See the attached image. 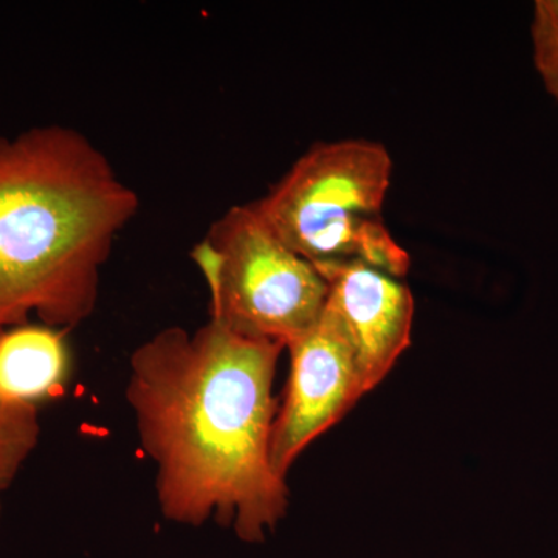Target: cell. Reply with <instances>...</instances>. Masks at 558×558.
I'll return each mask as SVG.
<instances>
[{"instance_id":"7","label":"cell","mask_w":558,"mask_h":558,"mask_svg":"<svg viewBox=\"0 0 558 558\" xmlns=\"http://www.w3.org/2000/svg\"><path fill=\"white\" fill-rule=\"evenodd\" d=\"M70 374L65 330L43 325L0 330V395L36 407L64 388Z\"/></svg>"},{"instance_id":"9","label":"cell","mask_w":558,"mask_h":558,"mask_svg":"<svg viewBox=\"0 0 558 558\" xmlns=\"http://www.w3.org/2000/svg\"><path fill=\"white\" fill-rule=\"evenodd\" d=\"M532 46L543 84L558 101V24L538 5H535L532 21Z\"/></svg>"},{"instance_id":"8","label":"cell","mask_w":558,"mask_h":558,"mask_svg":"<svg viewBox=\"0 0 558 558\" xmlns=\"http://www.w3.org/2000/svg\"><path fill=\"white\" fill-rule=\"evenodd\" d=\"M38 438L36 407L10 402L0 395V472L10 483L35 450Z\"/></svg>"},{"instance_id":"5","label":"cell","mask_w":558,"mask_h":558,"mask_svg":"<svg viewBox=\"0 0 558 558\" xmlns=\"http://www.w3.org/2000/svg\"><path fill=\"white\" fill-rule=\"evenodd\" d=\"M288 349V387L271 432V462L282 478L300 454L365 396L354 355L325 315Z\"/></svg>"},{"instance_id":"1","label":"cell","mask_w":558,"mask_h":558,"mask_svg":"<svg viewBox=\"0 0 558 558\" xmlns=\"http://www.w3.org/2000/svg\"><path fill=\"white\" fill-rule=\"evenodd\" d=\"M284 349L211 319L193 332L159 330L135 349L126 399L156 465L165 519L190 526L215 519L247 543L284 519L289 488L271 462Z\"/></svg>"},{"instance_id":"3","label":"cell","mask_w":558,"mask_h":558,"mask_svg":"<svg viewBox=\"0 0 558 558\" xmlns=\"http://www.w3.org/2000/svg\"><path fill=\"white\" fill-rule=\"evenodd\" d=\"M391 172V157L380 143H317L253 205L323 277L348 264H365L402 279L410 255L381 218Z\"/></svg>"},{"instance_id":"10","label":"cell","mask_w":558,"mask_h":558,"mask_svg":"<svg viewBox=\"0 0 558 558\" xmlns=\"http://www.w3.org/2000/svg\"><path fill=\"white\" fill-rule=\"evenodd\" d=\"M535 5L545 11L550 20L556 21L558 24V0H538Z\"/></svg>"},{"instance_id":"11","label":"cell","mask_w":558,"mask_h":558,"mask_svg":"<svg viewBox=\"0 0 558 558\" xmlns=\"http://www.w3.org/2000/svg\"><path fill=\"white\" fill-rule=\"evenodd\" d=\"M10 481L7 480V476L3 475L2 472H0V512H2V494L3 490H7V488L10 487Z\"/></svg>"},{"instance_id":"2","label":"cell","mask_w":558,"mask_h":558,"mask_svg":"<svg viewBox=\"0 0 558 558\" xmlns=\"http://www.w3.org/2000/svg\"><path fill=\"white\" fill-rule=\"evenodd\" d=\"M138 194L83 132L51 124L0 137V330H69L94 314L102 267Z\"/></svg>"},{"instance_id":"4","label":"cell","mask_w":558,"mask_h":558,"mask_svg":"<svg viewBox=\"0 0 558 558\" xmlns=\"http://www.w3.org/2000/svg\"><path fill=\"white\" fill-rule=\"evenodd\" d=\"M191 258L208 288L209 319L238 336L288 348L325 310L329 282L282 242L253 202L216 219Z\"/></svg>"},{"instance_id":"6","label":"cell","mask_w":558,"mask_h":558,"mask_svg":"<svg viewBox=\"0 0 558 558\" xmlns=\"http://www.w3.org/2000/svg\"><path fill=\"white\" fill-rule=\"evenodd\" d=\"M325 278L329 292L323 315L351 349L366 395L411 344L413 293L402 279L365 264H348Z\"/></svg>"}]
</instances>
